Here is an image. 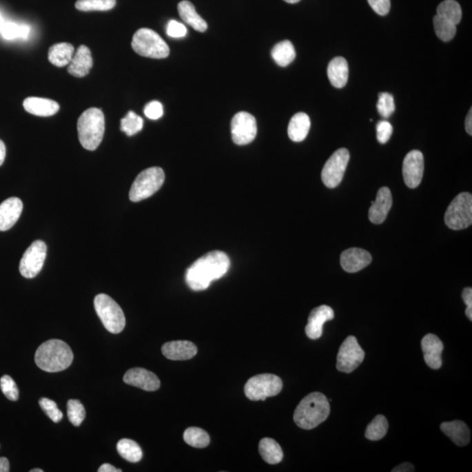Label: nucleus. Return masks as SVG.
I'll return each instance as SVG.
<instances>
[{
	"mask_svg": "<svg viewBox=\"0 0 472 472\" xmlns=\"http://www.w3.org/2000/svg\"><path fill=\"white\" fill-rule=\"evenodd\" d=\"M230 268L229 257L225 253L214 250L195 261L187 270L185 281L193 291L209 287L214 280L220 279Z\"/></svg>",
	"mask_w": 472,
	"mask_h": 472,
	"instance_id": "obj_1",
	"label": "nucleus"
},
{
	"mask_svg": "<svg viewBox=\"0 0 472 472\" xmlns=\"http://www.w3.org/2000/svg\"><path fill=\"white\" fill-rule=\"evenodd\" d=\"M330 412V403L327 396L320 392H314L301 400L293 419L299 428L309 431L324 422Z\"/></svg>",
	"mask_w": 472,
	"mask_h": 472,
	"instance_id": "obj_2",
	"label": "nucleus"
},
{
	"mask_svg": "<svg viewBox=\"0 0 472 472\" xmlns=\"http://www.w3.org/2000/svg\"><path fill=\"white\" fill-rule=\"evenodd\" d=\"M35 363L41 370L48 373L61 372L70 367L74 360L72 350L63 340H51L44 342L35 353Z\"/></svg>",
	"mask_w": 472,
	"mask_h": 472,
	"instance_id": "obj_3",
	"label": "nucleus"
},
{
	"mask_svg": "<svg viewBox=\"0 0 472 472\" xmlns=\"http://www.w3.org/2000/svg\"><path fill=\"white\" fill-rule=\"evenodd\" d=\"M78 136L83 148L94 151L102 142L105 119L100 109L90 108L81 114L77 123Z\"/></svg>",
	"mask_w": 472,
	"mask_h": 472,
	"instance_id": "obj_4",
	"label": "nucleus"
},
{
	"mask_svg": "<svg viewBox=\"0 0 472 472\" xmlns=\"http://www.w3.org/2000/svg\"><path fill=\"white\" fill-rule=\"evenodd\" d=\"M132 45L133 50L141 57L164 59L170 54L167 42L157 32L149 28H141L136 31Z\"/></svg>",
	"mask_w": 472,
	"mask_h": 472,
	"instance_id": "obj_5",
	"label": "nucleus"
},
{
	"mask_svg": "<svg viewBox=\"0 0 472 472\" xmlns=\"http://www.w3.org/2000/svg\"><path fill=\"white\" fill-rule=\"evenodd\" d=\"M94 305L106 330L113 334L121 333L125 327V317L119 304L108 295L99 294L94 298Z\"/></svg>",
	"mask_w": 472,
	"mask_h": 472,
	"instance_id": "obj_6",
	"label": "nucleus"
},
{
	"mask_svg": "<svg viewBox=\"0 0 472 472\" xmlns=\"http://www.w3.org/2000/svg\"><path fill=\"white\" fill-rule=\"evenodd\" d=\"M165 172L161 167H151L140 172L130 191V200L138 203L152 196L165 182Z\"/></svg>",
	"mask_w": 472,
	"mask_h": 472,
	"instance_id": "obj_7",
	"label": "nucleus"
},
{
	"mask_svg": "<svg viewBox=\"0 0 472 472\" xmlns=\"http://www.w3.org/2000/svg\"><path fill=\"white\" fill-rule=\"evenodd\" d=\"M445 224L451 229H467L472 223V196L461 193L451 201L444 216Z\"/></svg>",
	"mask_w": 472,
	"mask_h": 472,
	"instance_id": "obj_8",
	"label": "nucleus"
},
{
	"mask_svg": "<svg viewBox=\"0 0 472 472\" xmlns=\"http://www.w3.org/2000/svg\"><path fill=\"white\" fill-rule=\"evenodd\" d=\"M282 389V380L271 373L253 376L244 387L246 396L252 400H265L268 397L279 395Z\"/></svg>",
	"mask_w": 472,
	"mask_h": 472,
	"instance_id": "obj_9",
	"label": "nucleus"
},
{
	"mask_svg": "<svg viewBox=\"0 0 472 472\" xmlns=\"http://www.w3.org/2000/svg\"><path fill=\"white\" fill-rule=\"evenodd\" d=\"M349 159L350 153L345 148L337 150L329 158L321 174L322 181L327 187L335 188L341 183Z\"/></svg>",
	"mask_w": 472,
	"mask_h": 472,
	"instance_id": "obj_10",
	"label": "nucleus"
},
{
	"mask_svg": "<svg viewBox=\"0 0 472 472\" xmlns=\"http://www.w3.org/2000/svg\"><path fill=\"white\" fill-rule=\"evenodd\" d=\"M365 359V351L354 336H348L342 343L337 357V369L350 373L360 366Z\"/></svg>",
	"mask_w": 472,
	"mask_h": 472,
	"instance_id": "obj_11",
	"label": "nucleus"
},
{
	"mask_svg": "<svg viewBox=\"0 0 472 472\" xmlns=\"http://www.w3.org/2000/svg\"><path fill=\"white\" fill-rule=\"evenodd\" d=\"M47 256V245L42 240H35L28 247L19 263V272L25 278H34L43 268Z\"/></svg>",
	"mask_w": 472,
	"mask_h": 472,
	"instance_id": "obj_12",
	"label": "nucleus"
},
{
	"mask_svg": "<svg viewBox=\"0 0 472 472\" xmlns=\"http://www.w3.org/2000/svg\"><path fill=\"white\" fill-rule=\"evenodd\" d=\"M231 134L234 144L245 145L250 144L257 134V123L255 116L247 112L236 114L231 122Z\"/></svg>",
	"mask_w": 472,
	"mask_h": 472,
	"instance_id": "obj_13",
	"label": "nucleus"
},
{
	"mask_svg": "<svg viewBox=\"0 0 472 472\" xmlns=\"http://www.w3.org/2000/svg\"><path fill=\"white\" fill-rule=\"evenodd\" d=\"M424 172V158L418 150L409 152L403 161L402 174L408 187L416 188L421 184Z\"/></svg>",
	"mask_w": 472,
	"mask_h": 472,
	"instance_id": "obj_14",
	"label": "nucleus"
},
{
	"mask_svg": "<svg viewBox=\"0 0 472 472\" xmlns=\"http://www.w3.org/2000/svg\"><path fill=\"white\" fill-rule=\"evenodd\" d=\"M334 311L328 305H320L311 311L305 334L311 340H318L323 334V325L325 322L333 320Z\"/></svg>",
	"mask_w": 472,
	"mask_h": 472,
	"instance_id": "obj_15",
	"label": "nucleus"
},
{
	"mask_svg": "<svg viewBox=\"0 0 472 472\" xmlns=\"http://www.w3.org/2000/svg\"><path fill=\"white\" fill-rule=\"evenodd\" d=\"M123 382L148 392L156 391L161 387V380L155 373L140 367L127 371Z\"/></svg>",
	"mask_w": 472,
	"mask_h": 472,
	"instance_id": "obj_16",
	"label": "nucleus"
},
{
	"mask_svg": "<svg viewBox=\"0 0 472 472\" xmlns=\"http://www.w3.org/2000/svg\"><path fill=\"white\" fill-rule=\"evenodd\" d=\"M372 262V256L367 250L359 247H351L341 254L342 269L348 273H356L366 268Z\"/></svg>",
	"mask_w": 472,
	"mask_h": 472,
	"instance_id": "obj_17",
	"label": "nucleus"
},
{
	"mask_svg": "<svg viewBox=\"0 0 472 472\" xmlns=\"http://www.w3.org/2000/svg\"><path fill=\"white\" fill-rule=\"evenodd\" d=\"M393 198L391 191L387 187H383L378 191L376 200L373 201L369 213L371 223L382 224L385 221L391 209Z\"/></svg>",
	"mask_w": 472,
	"mask_h": 472,
	"instance_id": "obj_18",
	"label": "nucleus"
},
{
	"mask_svg": "<svg viewBox=\"0 0 472 472\" xmlns=\"http://www.w3.org/2000/svg\"><path fill=\"white\" fill-rule=\"evenodd\" d=\"M422 349L424 356L425 363L432 369H441L442 353L444 351V344L436 335L429 334L422 340Z\"/></svg>",
	"mask_w": 472,
	"mask_h": 472,
	"instance_id": "obj_19",
	"label": "nucleus"
},
{
	"mask_svg": "<svg viewBox=\"0 0 472 472\" xmlns=\"http://www.w3.org/2000/svg\"><path fill=\"white\" fill-rule=\"evenodd\" d=\"M23 203L21 198L12 197L0 204V231H8L17 223L21 216Z\"/></svg>",
	"mask_w": 472,
	"mask_h": 472,
	"instance_id": "obj_20",
	"label": "nucleus"
},
{
	"mask_svg": "<svg viewBox=\"0 0 472 472\" xmlns=\"http://www.w3.org/2000/svg\"><path fill=\"white\" fill-rule=\"evenodd\" d=\"M197 353V347L191 341H171L162 347L163 356L171 360H191Z\"/></svg>",
	"mask_w": 472,
	"mask_h": 472,
	"instance_id": "obj_21",
	"label": "nucleus"
},
{
	"mask_svg": "<svg viewBox=\"0 0 472 472\" xmlns=\"http://www.w3.org/2000/svg\"><path fill=\"white\" fill-rule=\"evenodd\" d=\"M93 67V58L90 48L81 45L74 54L72 60L68 64V73L74 77H84L90 73Z\"/></svg>",
	"mask_w": 472,
	"mask_h": 472,
	"instance_id": "obj_22",
	"label": "nucleus"
},
{
	"mask_svg": "<svg viewBox=\"0 0 472 472\" xmlns=\"http://www.w3.org/2000/svg\"><path fill=\"white\" fill-rule=\"evenodd\" d=\"M23 106L28 113L39 116H53L60 110V105L55 101L41 97H28L23 102Z\"/></svg>",
	"mask_w": 472,
	"mask_h": 472,
	"instance_id": "obj_23",
	"label": "nucleus"
},
{
	"mask_svg": "<svg viewBox=\"0 0 472 472\" xmlns=\"http://www.w3.org/2000/svg\"><path fill=\"white\" fill-rule=\"evenodd\" d=\"M440 429L458 446H466L470 442L471 431L464 422L455 420L453 422H442Z\"/></svg>",
	"mask_w": 472,
	"mask_h": 472,
	"instance_id": "obj_24",
	"label": "nucleus"
},
{
	"mask_svg": "<svg viewBox=\"0 0 472 472\" xmlns=\"http://www.w3.org/2000/svg\"><path fill=\"white\" fill-rule=\"evenodd\" d=\"M327 76L331 85L337 89H342L347 85L349 68L346 59L336 57L331 61L328 65Z\"/></svg>",
	"mask_w": 472,
	"mask_h": 472,
	"instance_id": "obj_25",
	"label": "nucleus"
},
{
	"mask_svg": "<svg viewBox=\"0 0 472 472\" xmlns=\"http://www.w3.org/2000/svg\"><path fill=\"white\" fill-rule=\"evenodd\" d=\"M311 128V120L307 114L299 112L292 116L288 126L289 138L294 142H302Z\"/></svg>",
	"mask_w": 472,
	"mask_h": 472,
	"instance_id": "obj_26",
	"label": "nucleus"
},
{
	"mask_svg": "<svg viewBox=\"0 0 472 472\" xmlns=\"http://www.w3.org/2000/svg\"><path fill=\"white\" fill-rule=\"evenodd\" d=\"M178 11L181 18L183 19L187 25H191L194 30L201 32H204L207 30V22L197 14L194 6L192 4L190 1L184 0V1L178 3Z\"/></svg>",
	"mask_w": 472,
	"mask_h": 472,
	"instance_id": "obj_27",
	"label": "nucleus"
},
{
	"mask_svg": "<svg viewBox=\"0 0 472 472\" xmlns=\"http://www.w3.org/2000/svg\"><path fill=\"white\" fill-rule=\"evenodd\" d=\"M74 45L70 43H59L52 45L48 50V60L57 67H66L74 57Z\"/></svg>",
	"mask_w": 472,
	"mask_h": 472,
	"instance_id": "obj_28",
	"label": "nucleus"
},
{
	"mask_svg": "<svg viewBox=\"0 0 472 472\" xmlns=\"http://www.w3.org/2000/svg\"><path fill=\"white\" fill-rule=\"evenodd\" d=\"M259 452L263 460L269 464H279L283 458L281 446L272 438H266L260 441Z\"/></svg>",
	"mask_w": 472,
	"mask_h": 472,
	"instance_id": "obj_29",
	"label": "nucleus"
},
{
	"mask_svg": "<svg viewBox=\"0 0 472 472\" xmlns=\"http://www.w3.org/2000/svg\"><path fill=\"white\" fill-rule=\"evenodd\" d=\"M271 57L280 67H287L296 58L294 45L289 41L276 44L271 51Z\"/></svg>",
	"mask_w": 472,
	"mask_h": 472,
	"instance_id": "obj_30",
	"label": "nucleus"
},
{
	"mask_svg": "<svg viewBox=\"0 0 472 472\" xmlns=\"http://www.w3.org/2000/svg\"><path fill=\"white\" fill-rule=\"evenodd\" d=\"M436 15L457 25L462 19V8L455 0H444L436 9Z\"/></svg>",
	"mask_w": 472,
	"mask_h": 472,
	"instance_id": "obj_31",
	"label": "nucleus"
},
{
	"mask_svg": "<svg viewBox=\"0 0 472 472\" xmlns=\"http://www.w3.org/2000/svg\"><path fill=\"white\" fill-rule=\"evenodd\" d=\"M116 450L123 459L131 463H138L143 458L141 448L131 439H121L117 442Z\"/></svg>",
	"mask_w": 472,
	"mask_h": 472,
	"instance_id": "obj_32",
	"label": "nucleus"
},
{
	"mask_svg": "<svg viewBox=\"0 0 472 472\" xmlns=\"http://www.w3.org/2000/svg\"><path fill=\"white\" fill-rule=\"evenodd\" d=\"M389 422L385 416L378 415L367 426L365 436L371 441H379L387 435Z\"/></svg>",
	"mask_w": 472,
	"mask_h": 472,
	"instance_id": "obj_33",
	"label": "nucleus"
},
{
	"mask_svg": "<svg viewBox=\"0 0 472 472\" xmlns=\"http://www.w3.org/2000/svg\"><path fill=\"white\" fill-rule=\"evenodd\" d=\"M184 441L192 447L203 449L210 444L209 435L204 429L191 427L184 432Z\"/></svg>",
	"mask_w": 472,
	"mask_h": 472,
	"instance_id": "obj_34",
	"label": "nucleus"
},
{
	"mask_svg": "<svg viewBox=\"0 0 472 472\" xmlns=\"http://www.w3.org/2000/svg\"><path fill=\"white\" fill-rule=\"evenodd\" d=\"M0 34L6 40L15 39H28L30 34V28L27 25H19L14 22H6L0 29Z\"/></svg>",
	"mask_w": 472,
	"mask_h": 472,
	"instance_id": "obj_35",
	"label": "nucleus"
},
{
	"mask_svg": "<svg viewBox=\"0 0 472 472\" xmlns=\"http://www.w3.org/2000/svg\"><path fill=\"white\" fill-rule=\"evenodd\" d=\"M433 24H434L436 35L442 41H451L457 34V25L444 21V19L438 17V15L433 18Z\"/></svg>",
	"mask_w": 472,
	"mask_h": 472,
	"instance_id": "obj_36",
	"label": "nucleus"
},
{
	"mask_svg": "<svg viewBox=\"0 0 472 472\" xmlns=\"http://www.w3.org/2000/svg\"><path fill=\"white\" fill-rule=\"evenodd\" d=\"M116 4V0H77L76 8L83 12L109 11Z\"/></svg>",
	"mask_w": 472,
	"mask_h": 472,
	"instance_id": "obj_37",
	"label": "nucleus"
},
{
	"mask_svg": "<svg viewBox=\"0 0 472 472\" xmlns=\"http://www.w3.org/2000/svg\"><path fill=\"white\" fill-rule=\"evenodd\" d=\"M144 120L135 112H129L121 120V131L127 136H132L142 131Z\"/></svg>",
	"mask_w": 472,
	"mask_h": 472,
	"instance_id": "obj_38",
	"label": "nucleus"
},
{
	"mask_svg": "<svg viewBox=\"0 0 472 472\" xmlns=\"http://www.w3.org/2000/svg\"><path fill=\"white\" fill-rule=\"evenodd\" d=\"M67 409L70 422L76 427L80 426L86 416L83 405L78 400H70L68 402Z\"/></svg>",
	"mask_w": 472,
	"mask_h": 472,
	"instance_id": "obj_39",
	"label": "nucleus"
},
{
	"mask_svg": "<svg viewBox=\"0 0 472 472\" xmlns=\"http://www.w3.org/2000/svg\"><path fill=\"white\" fill-rule=\"evenodd\" d=\"M377 110L380 115L389 119L396 110L395 101L391 94L380 93L377 103Z\"/></svg>",
	"mask_w": 472,
	"mask_h": 472,
	"instance_id": "obj_40",
	"label": "nucleus"
},
{
	"mask_svg": "<svg viewBox=\"0 0 472 472\" xmlns=\"http://www.w3.org/2000/svg\"><path fill=\"white\" fill-rule=\"evenodd\" d=\"M39 404L43 409V411L47 414L54 422H59L63 418V413L58 409L57 403L50 399L41 398Z\"/></svg>",
	"mask_w": 472,
	"mask_h": 472,
	"instance_id": "obj_41",
	"label": "nucleus"
},
{
	"mask_svg": "<svg viewBox=\"0 0 472 472\" xmlns=\"http://www.w3.org/2000/svg\"><path fill=\"white\" fill-rule=\"evenodd\" d=\"M0 387H1L2 392L6 398L14 400V402L19 399L18 387L11 376H2L0 379Z\"/></svg>",
	"mask_w": 472,
	"mask_h": 472,
	"instance_id": "obj_42",
	"label": "nucleus"
},
{
	"mask_svg": "<svg viewBox=\"0 0 472 472\" xmlns=\"http://www.w3.org/2000/svg\"><path fill=\"white\" fill-rule=\"evenodd\" d=\"M377 139L380 144H386L389 142L393 134V126L387 121H380L377 123Z\"/></svg>",
	"mask_w": 472,
	"mask_h": 472,
	"instance_id": "obj_43",
	"label": "nucleus"
},
{
	"mask_svg": "<svg viewBox=\"0 0 472 472\" xmlns=\"http://www.w3.org/2000/svg\"><path fill=\"white\" fill-rule=\"evenodd\" d=\"M145 115L150 119L157 120L162 117L164 114V109L163 105L158 101H152L146 104L145 107Z\"/></svg>",
	"mask_w": 472,
	"mask_h": 472,
	"instance_id": "obj_44",
	"label": "nucleus"
},
{
	"mask_svg": "<svg viewBox=\"0 0 472 472\" xmlns=\"http://www.w3.org/2000/svg\"><path fill=\"white\" fill-rule=\"evenodd\" d=\"M167 32L172 38H183L187 34V29L185 25L172 19L168 22Z\"/></svg>",
	"mask_w": 472,
	"mask_h": 472,
	"instance_id": "obj_45",
	"label": "nucleus"
},
{
	"mask_svg": "<svg viewBox=\"0 0 472 472\" xmlns=\"http://www.w3.org/2000/svg\"><path fill=\"white\" fill-rule=\"evenodd\" d=\"M369 4L377 14L386 16L389 14L391 1L390 0H367Z\"/></svg>",
	"mask_w": 472,
	"mask_h": 472,
	"instance_id": "obj_46",
	"label": "nucleus"
},
{
	"mask_svg": "<svg viewBox=\"0 0 472 472\" xmlns=\"http://www.w3.org/2000/svg\"><path fill=\"white\" fill-rule=\"evenodd\" d=\"M462 298L464 299V304L467 305L466 310H465V314L466 317L472 320V289L470 287L464 288L463 292H462Z\"/></svg>",
	"mask_w": 472,
	"mask_h": 472,
	"instance_id": "obj_47",
	"label": "nucleus"
},
{
	"mask_svg": "<svg viewBox=\"0 0 472 472\" xmlns=\"http://www.w3.org/2000/svg\"><path fill=\"white\" fill-rule=\"evenodd\" d=\"M393 472H409V471H415V467L413 466V464L410 463H403L399 466L396 467L393 469L392 471Z\"/></svg>",
	"mask_w": 472,
	"mask_h": 472,
	"instance_id": "obj_48",
	"label": "nucleus"
},
{
	"mask_svg": "<svg viewBox=\"0 0 472 472\" xmlns=\"http://www.w3.org/2000/svg\"><path fill=\"white\" fill-rule=\"evenodd\" d=\"M465 130L469 135H472V110H470L465 119Z\"/></svg>",
	"mask_w": 472,
	"mask_h": 472,
	"instance_id": "obj_49",
	"label": "nucleus"
},
{
	"mask_svg": "<svg viewBox=\"0 0 472 472\" xmlns=\"http://www.w3.org/2000/svg\"><path fill=\"white\" fill-rule=\"evenodd\" d=\"M122 470L120 469H116L114 467L113 465L110 464H104L99 469V472H121Z\"/></svg>",
	"mask_w": 472,
	"mask_h": 472,
	"instance_id": "obj_50",
	"label": "nucleus"
},
{
	"mask_svg": "<svg viewBox=\"0 0 472 472\" xmlns=\"http://www.w3.org/2000/svg\"><path fill=\"white\" fill-rule=\"evenodd\" d=\"M10 471V464L8 459L6 458H0V472H8Z\"/></svg>",
	"mask_w": 472,
	"mask_h": 472,
	"instance_id": "obj_51",
	"label": "nucleus"
},
{
	"mask_svg": "<svg viewBox=\"0 0 472 472\" xmlns=\"http://www.w3.org/2000/svg\"><path fill=\"white\" fill-rule=\"evenodd\" d=\"M6 145L2 140H0V165H3L6 158Z\"/></svg>",
	"mask_w": 472,
	"mask_h": 472,
	"instance_id": "obj_52",
	"label": "nucleus"
},
{
	"mask_svg": "<svg viewBox=\"0 0 472 472\" xmlns=\"http://www.w3.org/2000/svg\"><path fill=\"white\" fill-rule=\"evenodd\" d=\"M283 1L289 3V4H297L300 0H283Z\"/></svg>",
	"mask_w": 472,
	"mask_h": 472,
	"instance_id": "obj_53",
	"label": "nucleus"
},
{
	"mask_svg": "<svg viewBox=\"0 0 472 472\" xmlns=\"http://www.w3.org/2000/svg\"><path fill=\"white\" fill-rule=\"evenodd\" d=\"M4 19H3L1 14H0V29H1L2 25H4Z\"/></svg>",
	"mask_w": 472,
	"mask_h": 472,
	"instance_id": "obj_54",
	"label": "nucleus"
},
{
	"mask_svg": "<svg viewBox=\"0 0 472 472\" xmlns=\"http://www.w3.org/2000/svg\"><path fill=\"white\" fill-rule=\"evenodd\" d=\"M30 472H43L41 469H32Z\"/></svg>",
	"mask_w": 472,
	"mask_h": 472,
	"instance_id": "obj_55",
	"label": "nucleus"
}]
</instances>
